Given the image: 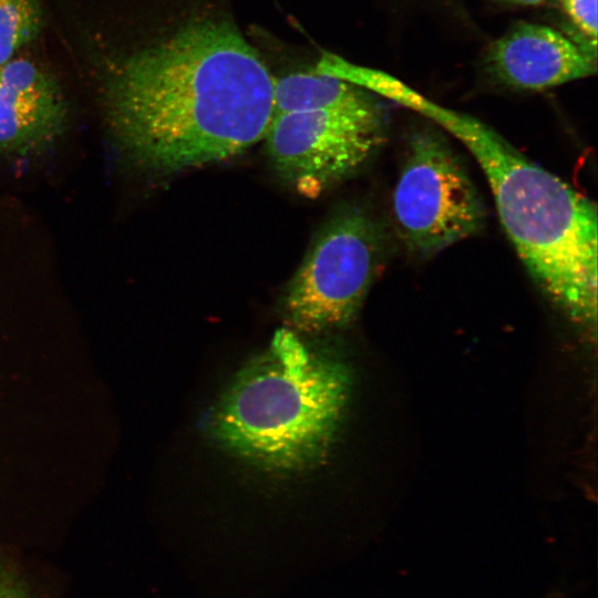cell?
Masks as SVG:
<instances>
[{"mask_svg":"<svg viewBox=\"0 0 598 598\" xmlns=\"http://www.w3.org/2000/svg\"><path fill=\"white\" fill-rule=\"evenodd\" d=\"M399 237L413 255L433 257L485 223V207L445 137L431 127L414 132L392 197Z\"/></svg>","mask_w":598,"mask_h":598,"instance_id":"5","label":"cell"},{"mask_svg":"<svg viewBox=\"0 0 598 598\" xmlns=\"http://www.w3.org/2000/svg\"><path fill=\"white\" fill-rule=\"evenodd\" d=\"M70 124L56 78L28 58L0 65V161L24 168L48 156Z\"/></svg>","mask_w":598,"mask_h":598,"instance_id":"7","label":"cell"},{"mask_svg":"<svg viewBox=\"0 0 598 598\" xmlns=\"http://www.w3.org/2000/svg\"><path fill=\"white\" fill-rule=\"evenodd\" d=\"M383 136L375 106L275 114L262 141L277 175L297 194L317 198L358 172Z\"/></svg>","mask_w":598,"mask_h":598,"instance_id":"6","label":"cell"},{"mask_svg":"<svg viewBox=\"0 0 598 598\" xmlns=\"http://www.w3.org/2000/svg\"><path fill=\"white\" fill-rule=\"evenodd\" d=\"M379 106L373 95L350 82L316 72L292 73L274 82V114L323 109Z\"/></svg>","mask_w":598,"mask_h":598,"instance_id":"9","label":"cell"},{"mask_svg":"<svg viewBox=\"0 0 598 598\" xmlns=\"http://www.w3.org/2000/svg\"><path fill=\"white\" fill-rule=\"evenodd\" d=\"M426 117L480 164L501 224L540 290L571 321L595 331L596 205L480 120L436 103Z\"/></svg>","mask_w":598,"mask_h":598,"instance_id":"2","label":"cell"},{"mask_svg":"<svg viewBox=\"0 0 598 598\" xmlns=\"http://www.w3.org/2000/svg\"><path fill=\"white\" fill-rule=\"evenodd\" d=\"M42 20L39 0H0V65L37 38Z\"/></svg>","mask_w":598,"mask_h":598,"instance_id":"10","label":"cell"},{"mask_svg":"<svg viewBox=\"0 0 598 598\" xmlns=\"http://www.w3.org/2000/svg\"><path fill=\"white\" fill-rule=\"evenodd\" d=\"M0 598H32L27 585L11 569L0 565Z\"/></svg>","mask_w":598,"mask_h":598,"instance_id":"12","label":"cell"},{"mask_svg":"<svg viewBox=\"0 0 598 598\" xmlns=\"http://www.w3.org/2000/svg\"><path fill=\"white\" fill-rule=\"evenodd\" d=\"M274 82L233 21L195 18L121 62L106 82V120L131 164L175 175L262 141L274 114Z\"/></svg>","mask_w":598,"mask_h":598,"instance_id":"1","label":"cell"},{"mask_svg":"<svg viewBox=\"0 0 598 598\" xmlns=\"http://www.w3.org/2000/svg\"><path fill=\"white\" fill-rule=\"evenodd\" d=\"M596 52L547 25L522 22L489 45L484 62L491 76L503 85L546 90L594 75Z\"/></svg>","mask_w":598,"mask_h":598,"instance_id":"8","label":"cell"},{"mask_svg":"<svg viewBox=\"0 0 598 598\" xmlns=\"http://www.w3.org/2000/svg\"><path fill=\"white\" fill-rule=\"evenodd\" d=\"M499 1L511 3V4H515V6L530 7V6L542 4L546 0H499Z\"/></svg>","mask_w":598,"mask_h":598,"instance_id":"13","label":"cell"},{"mask_svg":"<svg viewBox=\"0 0 598 598\" xmlns=\"http://www.w3.org/2000/svg\"><path fill=\"white\" fill-rule=\"evenodd\" d=\"M598 0H560L564 12L573 24L597 49Z\"/></svg>","mask_w":598,"mask_h":598,"instance_id":"11","label":"cell"},{"mask_svg":"<svg viewBox=\"0 0 598 598\" xmlns=\"http://www.w3.org/2000/svg\"><path fill=\"white\" fill-rule=\"evenodd\" d=\"M382 257L375 221L359 207L336 213L317 234L290 280L282 312L291 330L321 333L359 312Z\"/></svg>","mask_w":598,"mask_h":598,"instance_id":"4","label":"cell"},{"mask_svg":"<svg viewBox=\"0 0 598 598\" xmlns=\"http://www.w3.org/2000/svg\"><path fill=\"white\" fill-rule=\"evenodd\" d=\"M349 394L347 368L282 328L223 394L209 416L210 434L260 468H313L332 447Z\"/></svg>","mask_w":598,"mask_h":598,"instance_id":"3","label":"cell"}]
</instances>
